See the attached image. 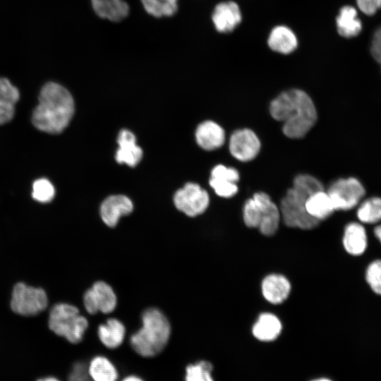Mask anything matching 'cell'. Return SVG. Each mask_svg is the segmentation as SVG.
Listing matches in <instances>:
<instances>
[{
  "instance_id": "1",
  "label": "cell",
  "mask_w": 381,
  "mask_h": 381,
  "mask_svg": "<svg viewBox=\"0 0 381 381\" xmlns=\"http://www.w3.org/2000/svg\"><path fill=\"white\" fill-rule=\"evenodd\" d=\"M270 111L275 120L282 122L284 134L292 139L304 137L317 120V111L310 97L303 90L291 89L274 99Z\"/></svg>"
},
{
  "instance_id": "2",
  "label": "cell",
  "mask_w": 381,
  "mask_h": 381,
  "mask_svg": "<svg viewBox=\"0 0 381 381\" xmlns=\"http://www.w3.org/2000/svg\"><path fill=\"white\" fill-rule=\"evenodd\" d=\"M73 113L74 101L69 91L56 83L48 82L40 90L32 122L41 131L57 134L67 127Z\"/></svg>"
},
{
  "instance_id": "3",
  "label": "cell",
  "mask_w": 381,
  "mask_h": 381,
  "mask_svg": "<svg viewBox=\"0 0 381 381\" xmlns=\"http://www.w3.org/2000/svg\"><path fill=\"white\" fill-rule=\"evenodd\" d=\"M324 190L322 183L308 174H299L293 181L280 202L279 210L284 224L290 228L310 230L320 222L310 217L306 210L308 198L318 190Z\"/></svg>"
},
{
  "instance_id": "4",
  "label": "cell",
  "mask_w": 381,
  "mask_h": 381,
  "mask_svg": "<svg viewBox=\"0 0 381 381\" xmlns=\"http://www.w3.org/2000/svg\"><path fill=\"white\" fill-rule=\"evenodd\" d=\"M171 326L167 318L158 309L150 308L142 314V326L130 338L135 353L144 358L159 355L170 339Z\"/></svg>"
},
{
  "instance_id": "5",
  "label": "cell",
  "mask_w": 381,
  "mask_h": 381,
  "mask_svg": "<svg viewBox=\"0 0 381 381\" xmlns=\"http://www.w3.org/2000/svg\"><path fill=\"white\" fill-rule=\"evenodd\" d=\"M243 219L248 228L258 229L266 236L274 235L282 219L279 208L264 192L255 193L243 208Z\"/></svg>"
},
{
  "instance_id": "6",
  "label": "cell",
  "mask_w": 381,
  "mask_h": 381,
  "mask_svg": "<svg viewBox=\"0 0 381 381\" xmlns=\"http://www.w3.org/2000/svg\"><path fill=\"white\" fill-rule=\"evenodd\" d=\"M49 329L72 344L80 343L88 327V321L77 307L68 303L54 305L49 316Z\"/></svg>"
},
{
  "instance_id": "7",
  "label": "cell",
  "mask_w": 381,
  "mask_h": 381,
  "mask_svg": "<svg viewBox=\"0 0 381 381\" xmlns=\"http://www.w3.org/2000/svg\"><path fill=\"white\" fill-rule=\"evenodd\" d=\"M48 305L46 292L41 288L16 284L13 289L11 308L16 314L33 316L42 312Z\"/></svg>"
},
{
  "instance_id": "8",
  "label": "cell",
  "mask_w": 381,
  "mask_h": 381,
  "mask_svg": "<svg viewBox=\"0 0 381 381\" xmlns=\"http://www.w3.org/2000/svg\"><path fill=\"white\" fill-rule=\"evenodd\" d=\"M328 193L334 210H350L358 206L365 194L363 184L356 178H342L334 181Z\"/></svg>"
},
{
  "instance_id": "9",
  "label": "cell",
  "mask_w": 381,
  "mask_h": 381,
  "mask_svg": "<svg viewBox=\"0 0 381 381\" xmlns=\"http://www.w3.org/2000/svg\"><path fill=\"white\" fill-rule=\"evenodd\" d=\"M174 202L179 210L193 217L202 214L207 210L210 198L207 192L198 183H187L176 192Z\"/></svg>"
},
{
  "instance_id": "10",
  "label": "cell",
  "mask_w": 381,
  "mask_h": 381,
  "mask_svg": "<svg viewBox=\"0 0 381 381\" xmlns=\"http://www.w3.org/2000/svg\"><path fill=\"white\" fill-rule=\"evenodd\" d=\"M84 306L90 314L110 313L116 306V296L112 288L102 281L96 282L84 294Z\"/></svg>"
},
{
  "instance_id": "11",
  "label": "cell",
  "mask_w": 381,
  "mask_h": 381,
  "mask_svg": "<svg viewBox=\"0 0 381 381\" xmlns=\"http://www.w3.org/2000/svg\"><path fill=\"white\" fill-rule=\"evenodd\" d=\"M231 155L241 162H248L258 155L260 150V141L250 129L235 131L229 143Z\"/></svg>"
},
{
  "instance_id": "12",
  "label": "cell",
  "mask_w": 381,
  "mask_h": 381,
  "mask_svg": "<svg viewBox=\"0 0 381 381\" xmlns=\"http://www.w3.org/2000/svg\"><path fill=\"white\" fill-rule=\"evenodd\" d=\"M238 180L239 173L236 169L218 164L212 169L209 183L218 196L228 198L237 193Z\"/></svg>"
},
{
  "instance_id": "13",
  "label": "cell",
  "mask_w": 381,
  "mask_h": 381,
  "mask_svg": "<svg viewBox=\"0 0 381 381\" xmlns=\"http://www.w3.org/2000/svg\"><path fill=\"white\" fill-rule=\"evenodd\" d=\"M133 210L132 201L123 195L107 197L100 207V216L104 223L114 227L121 217L130 214Z\"/></svg>"
},
{
  "instance_id": "14",
  "label": "cell",
  "mask_w": 381,
  "mask_h": 381,
  "mask_svg": "<svg viewBox=\"0 0 381 381\" xmlns=\"http://www.w3.org/2000/svg\"><path fill=\"white\" fill-rule=\"evenodd\" d=\"M291 289L289 280L281 274H270L261 282V291L264 298L270 303H282L289 297Z\"/></svg>"
},
{
  "instance_id": "15",
  "label": "cell",
  "mask_w": 381,
  "mask_h": 381,
  "mask_svg": "<svg viewBox=\"0 0 381 381\" xmlns=\"http://www.w3.org/2000/svg\"><path fill=\"white\" fill-rule=\"evenodd\" d=\"M212 18L218 32L228 33L241 23V13L236 3L222 2L214 8Z\"/></svg>"
},
{
  "instance_id": "16",
  "label": "cell",
  "mask_w": 381,
  "mask_h": 381,
  "mask_svg": "<svg viewBox=\"0 0 381 381\" xmlns=\"http://www.w3.org/2000/svg\"><path fill=\"white\" fill-rule=\"evenodd\" d=\"M117 143L119 147L115 156L116 162L131 167H135L142 159L143 151L136 144L134 134L130 131L122 129L118 135Z\"/></svg>"
},
{
  "instance_id": "17",
  "label": "cell",
  "mask_w": 381,
  "mask_h": 381,
  "mask_svg": "<svg viewBox=\"0 0 381 381\" xmlns=\"http://www.w3.org/2000/svg\"><path fill=\"white\" fill-rule=\"evenodd\" d=\"M342 244L349 255H363L368 247V235L364 226L361 222L347 224L344 230Z\"/></svg>"
},
{
  "instance_id": "18",
  "label": "cell",
  "mask_w": 381,
  "mask_h": 381,
  "mask_svg": "<svg viewBox=\"0 0 381 381\" xmlns=\"http://www.w3.org/2000/svg\"><path fill=\"white\" fill-rule=\"evenodd\" d=\"M198 145L205 150H214L223 145L225 141L224 129L212 121L201 123L195 131Z\"/></svg>"
},
{
  "instance_id": "19",
  "label": "cell",
  "mask_w": 381,
  "mask_h": 381,
  "mask_svg": "<svg viewBox=\"0 0 381 381\" xmlns=\"http://www.w3.org/2000/svg\"><path fill=\"white\" fill-rule=\"evenodd\" d=\"M282 325L279 318L272 313L260 314L252 328L253 336L261 341H272L280 334Z\"/></svg>"
},
{
  "instance_id": "20",
  "label": "cell",
  "mask_w": 381,
  "mask_h": 381,
  "mask_svg": "<svg viewBox=\"0 0 381 381\" xmlns=\"http://www.w3.org/2000/svg\"><path fill=\"white\" fill-rule=\"evenodd\" d=\"M20 93L8 79L0 77V125L12 120Z\"/></svg>"
},
{
  "instance_id": "21",
  "label": "cell",
  "mask_w": 381,
  "mask_h": 381,
  "mask_svg": "<svg viewBox=\"0 0 381 381\" xmlns=\"http://www.w3.org/2000/svg\"><path fill=\"white\" fill-rule=\"evenodd\" d=\"M87 373L91 381H118L119 379L116 366L103 355L91 358L87 365Z\"/></svg>"
},
{
  "instance_id": "22",
  "label": "cell",
  "mask_w": 381,
  "mask_h": 381,
  "mask_svg": "<svg viewBox=\"0 0 381 381\" xmlns=\"http://www.w3.org/2000/svg\"><path fill=\"white\" fill-rule=\"evenodd\" d=\"M126 335L124 325L116 318H109L98 327L97 336L100 342L109 349L119 348Z\"/></svg>"
},
{
  "instance_id": "23",
  "label": "cell",
  "mask_w": 381,
  "mask_h": 381,
  "mask_svg": "<svg viewBox=\"0 0 381 381\" xmlns=\"http://www.w3.org/2000/svg\"><path fill=\"white\" fill-rule=\"evenodd\" d=\"M270 48L280 54H288L294 52L298 45L294 32L284 25L272 29L267 40Z\"/></svg>"
},
{
  "instance_id": "24",
  "label": "cell",
  "mask_w": 381,
  "mask_h": 381,
  "mask_svg": "<svg viewBox=\"0 0 381 381\" xmlns=\"http://www.w3.org/2000/svg\"><path fill=\"white\" fill-rule=\"evenodd\" d=\"M306 210L310 217L319 222L327 219L335 211L332 202L325 190L315 192L308 198Z\"/></svg>"
},
{
  "instance_id": "25",
  "label": "cell",
  "mask_w": 381,
  "mask_h": 381,
  "mask_svg": "<svg viewBox=\"0 0 381 381\" xmlns=\"http://www.w3.org/2000/svg\"><path fill=\"white\" fill-rule=\"evenodd\" d=\"M336 23L339 34L346 38L357 36L362 30L357 11L351 6H345L340 9Z\"/></svg>"
},
{
  "instance_id": "26",
  "label": "cell",
  "mask_w": 381,
  "mask_h": 381,
  "mask_svg": "<svg viewBox=\"0 0 381 381\" xmlns=\"http://www.w3.org/2000/svg\"><path fill=\"white\" fill-rule=\"evenodd\" d=\"M95 13L101 18L119 21L128 13V5L123 0H92Z\"/></svg>"
},
{
  "instance_id": "27",
  "label": "cell",
  "mask_w": 381,
  "mask_h": 381,
  "mask_svg": "<svg viewBox=\"0 0 381 381\" xmlns=\"http://www.w3.org/2000/svg\"><path fill=\"white\" fill-rule=\"evenodd\" d=\"M356 216L361 224H374L381 222V198L370 197L358 205Z\"/></svg>"
},
{
  "instance_id": "28",
  "label": "cell",
  "mask_w": 381,
  "mask_h": 381,
  "mask_svg": "<svg viewBox=\"0 0 381 381\" xmlns=\"http://www.w3.org/2000/svg\"><path fill=\"white\" fill-rule=\"evenodd\" d=\"M213 366L207 361L202 360L185 367L183 381H214Z\"/></svg>"
},
{
  "instance_id": "29",
  "label": "cell",
  "mask_w": 381,
  "mask_h": 381,
  "mask_svg": "<svg viewBox=\"0 0 381 381\" xmlns=\"http://www.w3.org/2000/svg\"><path fill=\"white\" fill-rule=\"evenodd\" d=\"M146 11L155 17L170 16L177 10V0H141Z\"/></svg>"
},
{
  "instance_id": "30",
  "label": "cell",
  "mask_w": 381,
  "mask_h": 381,
  "mask_svg": "<svg viewBox=\"0 0 381 381\" xmlns=\"http://www.w3.org/2000/svg\"><path fill=\"white\" fill-rule=\"evenodd\" d=\"M55 196V188L53 184L45 178L35 180L32 186V197L41 203L50 202Z\"/></svg>"
},
{
  "instance_id": "31",
  "label": "cell",
  "mask_w": 381,
  "mask_h": 381,
  "mask_svg": "<svg viewBox=\"0 0 381 381\" xmlns=\"http://www.w3.org/2000/svg\"><path fill=\"white\" fill-rule=\"evenodd\" d=\"M365 277L371 290L381 296V259H376L368 265Z\"/></svg>"
},
{
  "instance_id": "32",
  "label": "cell",
  "mask_w": 381,
  "mask_h": 381,
  "mask_svg": "<svg viewBox=\"0 0 381 381\" xmlns=\"http://www.w3.org/2000/svg\"><path fill=\"white\" fill-rule=\"evenodd\" d=\"M358 8L365 15L373 16L381 8V0H356Z\"/></svg>"
},
{
  "instance_id": "33",
  "label": "cell",
  "mask_w": 381,
  "mask_h": 381,
  "mask_svg": "<svg viewBox=\"0 0 381 381\" xmlns=\"http://www.w3.org/2000/svg\"><path fill=\"white\" fill-rule=\"evenodd\" d=\"M370 53L375 61L377 62L381 61V27L374 32Z\"/></svg>"
},
{
  "instance_id": "34",
  "label": "cell",
  "mask_w": 381,
  "mask_h": 381,
  "mask_svg": "<svg viewBox=\"0 0 381 381\" xmlns=\"http://www.w3.org/2000/svg\"><path fill=\"white\" fill-rule=\"evenodd\" d=\"M121 381H145L141 377L135 374L125 376Z\"/></svg>"
},
{
  "instance_id": "35",
  "label": "cell",
  "mask_w": 381,
  "mask_h": 381,
  "mask_svg": "<svg viewBox=\"0 0 381 381\" xmlns=\"http://www.w3.org/2000/svg\"><path fill=\"white\" fill-rule=\"evenodd\" d=\"M375 238L379 241L381 244V224H377L373 230Z\"/></svg>"
},
{
  "instance_id": "36",
  "label": "cell",
  "mask_w": 381,
  "mask_h": 381,
  "mask_svg": "<svg viewBox=\"0 0 381 381\" xmlns=\"http://www.w3.org/2000/svg\"><path fill=\"white\" fill-rule=\"evenodd\" d=\"M35 381H61L60 379L55 376L48 375L37 379Z\"/></svg>"
},
{
  "instance_id": "37",
  "label": "cell",
  "mask_w": 381,
  "mask_h": 381,
  "mask_svg": "<svg viewBox=\"0 0 381 381\" xmlns=\"http://www.w3.org/2000/svg\"><path fill=\"white\" fill-rule=\"evenodd\" d=\"M312 381H332L327 378H320V379H317V380H312Z\"/></svg>"
},
{
  "instance_id": "38",
  "label": "cell",
  "mask_w": 381,
  "mask_h": 381,
  "mask_svg": "<svg viewBox=\"0 0 381 381\" xmlns=\"http://www.w3.org/2000/svg\"><path fill=\"white\" fill-rule=\"evenodd\" d=\"M380 63H381V61H380Z\"/></svg>"
}]
</instances>
